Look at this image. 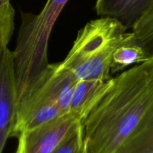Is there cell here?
Returning a JSON list of instances; mask_svg holds the SVG:
<instances>
[{
	"label": "cell",
	"instance_id": "obj_3",
	"mask_svg": "<svg viewBox=\"0 0 153 153\" xmlns=\"http://www.w3.org/2000/svg\"><path fill=\"white\" fill-rule=\"evenodd\" d=\"M79 122L70 113L18 134L16 153H52ZM82 122V121H81Z\"/></svg>",
	"mask_w": 153,
	"mask_h": 153
},
{
	"label": "cell",
	"instance_id": "obj_9",
	"mask_svg": "<svg viewBox=\"0 0 153 153\" xmlns=\"http://www.w3.org/2000/svg\"><path fill=\"white\" fill-rule=\"evenodd\" d=\"M136 41L147 60L153 59V10L144 12L131 26Z\"/></svg>",
	"mask_w": 153,
	"mask_h": 153
},
{
	"label": "cell",
	"instance_id": "obj_5",
	"mask_svg": "<svg viewBox=\"0 0 153 153\" xmlns=\"http://www.w3.org/2000/svg\"><path fill=\"white\" fill-rule=\"evenodd\" d=\"M113 83L112 77L78 81L73 90L69 113L78 120H85L108 92Z\"/></svg>",
	"mask_w": 153,
	"mask_h": 153
},
{
	"label": "cell",
	"instance_id": "obj_7",
	"mask_svg": "<svg viewBox=\"0 0 153 153\" xmlns=\"http://www.w3.org/2000/svg\"><path fill=\"white\" fill-rule=\"evenodd\" d=\"M148 61L146 54L136 41L132 32H126L112 55L110 71L120 73L131 65Z\"/></svg>",
	"mask_w": 153,
	"mask_h": 153
},
{
	"label": "cell",
	"instance_id": "obj_11",
	"mask_svg": "<svg viewBox=\"0 0 153 153\" xmlns=\"http://www.w3.org/2000/svg\"><path fill=\"white\" fill-rule=\"evenodd\" d=\"M10 0H0V5H3V4H8L10 3Z\"/></svg>",
	"mask_w": 153,
	"mask_h": 153
},
{
	"label": "cell",
	"instance_id": "obj_6",
	"mask_svg": "<svg viewBox=\"0 0 153 153\" xmlns=\"http://www.w3.org/2000/svg\"><path fill=\"white\" fill-rule=\"evenodd\" d=\"M152 3L153 0H97L95 10L99 16L115 18L129 28Z\"/></svg>",
	"mask_w": 153,
	"mask_h": 153
},
{
	"label": "cell",
	"instance_id": "obj_2",
	"mask_svg": "<svg viewBox=\"0 0 153 153\" xmlns=\"http://www.w3.org/2000/svg\"><path fill=\"white\" fill-rule=\"evenodd\" d=\"M127 29L119 20L108 16L90 21L78 32L71 49L58 64L78 81L110 79L112 55Z\"/></svg>",
	"mask_w": 153,
	"mask_h": 153
},
{
	"label": "cell",
	"instance_id": "obj_1",
	"mask_svg": "<svg viewBox=\"0 0 153 153\" xmlns=\"http://www.w3.org/2000/svg\"><path fill=\"white\" fill-rule=\"evenodd\" d=\"M153 108V59L114 78L108 92L82 121L87 153H114Z\"/></svg>",
	"mask_w": 153,
	"mask_h": 153
},
{
	"label": "cell",
	"instance_id": "obj_4",
	"mask_svg": "<svg viewBox=\"0 0 153 153\" xmlns=\"http://www.w3.org/2000/svg\"><path fill=\"white\" fill-rule=\"evenodd\" d=\"M16 110L13 52L7 48L0 63V153L11 136Z\"/></svg>",
	"mask_w": 153,
	"mask_h": 153
},
{
	"label": "cell",
	"instance_id": "obj_10",
	"mask_svg": "<svg viewBox=\"0 0 153 153\" xmlns=\"http://www.w3.org/2000/svg\"><path fill=\"white\" fill-rule=\"evenodd\" d=\"M14 15V9L10 2L0 5V63L13 34Z\"/></svg>",
	"mask_w": 153,
	"mask_h": 153
},
{
	"label": "cell",
	"instance_id": "obj_8",
	"mask_svg": "<svg viewBox=\"0 0 153 153\" xmlns=\"http://www.w3.org/2000/svg\"><path fill=\"white\" fill-rule=\"evenodd\" d=\"M114 153H153V108Z\"/></svg>",
	"mask_w": 153,
	"mask_h": 153
},
{
	"label": "cell",
	"instance_id": "obj_12",
	"mask_svg": "<svg viewBox=\"0 0 153 153\" xmlns=\"http://www.w3.org/2000/svg\"><path fill=\"white\" fill-rule=\"evenodd\" d=\"M153 10V3H152V5H151L150 7H149V8H148L147 10H146V11H147V10ZM146 11H145V12H146Z\"/></svg>",
	"mask_w": 153,
	"mask_h": 153
}]
</instances>
